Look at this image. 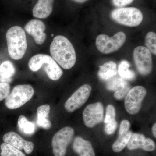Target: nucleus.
<instances>
[{
	"mask_svg": "<svg viewBox=\"0 0 156 156\" xmlns=\"http://www.w3.org/2000/svg\"><path fill=\"white\" fill-rule=\"evenodd\" d=\"M50 53L54 60L65 69H69L75 64L76 55L73 46L65 37L58 35L53 39Z\"/></svg>",
	"mask_w": 156,
	"mask_h": 156,
	"instance_id": "nucleus-1",
	"label": "nucleus"
},
{
	"mask_svg": "<svg viewBox=\"0 0 156 156\" xmlns=\"http://www.w3.org/2000/svg\"><path fill=\"white\" fill-rule=\"evenodd\" d=\"M6 40L8 52L11 58L15 60L22 58L27 49L25 31L17 26L12 27L7 31Z\"/></svg>",
	"mask_w": 156,
	"mask_h": 156,
	"instance_id": "nucleus-2",
	"label": "nucleus"
},
{
	"mask_svg": "<svg viewBox=\"0 0 156 156\" xmlns=\"http://www.w3.org/2000/svg\"><path fill=\"white\" fill-rule=\"evenodd\" d=\"M28 66L33 72L44 67L48 77L52 80H59L63 74V71L57 62L47 54H39L33 56L29 61Z\"/></svg>",
	"mask_w": 156,
	"mask_h": 156,
	"instance_id": "nucleus-3",
	"label": "nucleus"
},
{
	"mask_svg": "<svg viewBox=\"0 0 156 156\" xmlns=\"http://www.w3.org/2000/svg\"><path fill=\"white\" fill-rule=\"evenodd\" d=\"M111 15L115 22L130 27L138 26L143 20L141 11L134 7L118 8L113 10Z\"/></svg>",
	"mask_w": 156,
	"mask_h": 156,
	"instance_id": "nucleus-4",
	"label": "nucleus"
},
{
	"mask_svg": "<svg viewBox=\"0 0 156 156\" xmlns=\"http://www.w3.org/2000/svg\"><path fill=\"white\" fill-rule=\"evenodd\" d=\"M34 92V90L31 85L15 86L5 98V105L6 107L11 110L21 107L31 99Z\"/></svg>",
	"mask_w": 156,
	"mask_h": 156,
	"instance_id": "nucleus-5",
	"label": "nucleus"
},
{
	"mask_svg": "<svg viewBox=\"0 0 156 156\" xmlns=\"http://www.w3.org/2000/svg\"><path fill=\"white\" fill-rule=\"evenodd\" d=\"M126 35L123 32H119L112 37L101 34L97 37L95 44L98 51L104 54L113 53L125 44Z\"/></svg>",
	"mask_w": 156,
	"mask_h": 156,
	"instance_id": "nucleus-6",
	"label": "nucleus"
},
{
	"mask_svg": "<svg viewBox=\"0 0 156 156\" xmlns=\"http://www.w3.org/2000/svg\"><path fill=\"white\" fill-rule=\"evenodd\" d=\"M74 130L72 128L66 127L54 134L52 140V147L55 156H65L69 144L73 138Z\"/></svg>",
	"mask_w": 156,
	"mask_h": 156,
	"instance_id": "nucleus-7",
	"label": "nucleus"
},
{
	"mask_svg": "<svg viewBox=\"0 0 156 156\" xmlns=\"http://www.w3.org/2000/svg\"><path fill=\"white\" fill-rule=\"evenodd\" d=\"M146 94V89L142 86H135L130 89L125 101L126 111L131 115L138 113Z\"/></svg>",
	"mask_w": 156,
	"mask_h": 156,
	"instance_id": "nucleus-8",
	"label": "nucleus"
},
{
	"mask_svg": "<svg viewBox=\"0 0 156 156\" xmlns=\"http://www.w3.org/2000/svg\"><path fill=\"white\" fill-rule=\"evenodd\" d=\"M133 57L136 68L140 74L147 75L151 72L152 57L147 48L143 46L136 47L133 52Z\"/></svg>",
	"mask_w": 156,
	"mask_h": 156,
	"instance_id": "nucleus-9",
	"label": "nucleus"
},
{
	"mask_svg": "<svg viewBox=\"0 0 156 156\" xmlns=\"http://www.w3.org/2000/svg\"><path fill=\"white\" fill-rule=\"evenodd\" d=\"M92 91V87L89 84L81 86L65 103V108L69 112L75 111L87 102Z\"/></svg>",
	"mask_w": 156,
	"mask_h": 156,
	"instance_id": "nucleus-10",
	"label": "nucleus"
},
{
	"mask_svg": "<svg viewBox=\"0 0 156 156\" xmlns=\"http://www.w3.org/2000/svg\"><path fill=\"white\" fill-rule=\"evenodd\" d=\"M84 124L92 128L102 122L104 118V106L101 102L90 104L84 109L83 113Z\"/></svg>",
	"mask_w": 156,
	"mask_h": 156,
	"instance_id": "nucleus-11",
	"label": "nucleus"
},
{
	"mask_svg": "<svg viewBox=\"0 0 156 156\" xmlns=\"http://www.w3.org/2000/svg\"><path fill=\"white\" fill-rule=\"evenodd\" d=\"M129 150L141 149L146 151H153L155 150V142L150 138H146L143 134L139 133H132L127 144Z\"/></svg>",
	"mask_w": 156,
	"mask_h": 156,
	"instance_id": "nucleus-12",
	"label": "nucleus"
},
{
	"mask_svg": "<svg viewBox=\"0 0 156 156\" xmlns=\"http://www.w3.org/2000/svg\"><path fill=\"white\" fill-rule=\"evenodd\" d=\"M24 29L33 37L37 44L41 45L44 43L47 35L44 32L46 26L44 22L39 20H32L27 23Z\"/></svg>",
	"mask_w": 156,
	"mask_h": 156,
	"instance_id": "nucleus-13",
	"label": "nucleus"
},
{
	"mask_svg": "<svg viewBox=\"0 0 156 156\" xmlns=\"http://www.w3.org/2000/svg\"><path fill=\"white\" fill-rule=\"evenodd\" d=\"M3 140L4 142L13 146L20 150H23L26 154H30L33 151V143L23 139L20 135L13 131L5 134L3 136Z\"/></svg>",
	"mask_w": 156,
	"mask_h": 156,
	"instance_id": "nucleus-14",
	"label": "nucleus"
},
{
	"mask_svg": "<svg viewBox=\"0 0 156 156\" xmlns=\"http://www.w3.org/2000/svg\"><path fill=\"white\" fill-rule=\"evenodd\" d=\"M73 151L79 156H95L92 144L80 136H76L73 143Z\"/></svg>",
	"mask_w": 156,
	"mask_h": 156,
	"instance_id": "nucleus-15",
	"label": "nucleus"
},
{
	"mask_svg": "<svg viewBox=\"0 0 156 156\" xmlns=\"http://www.w3.org/2000/svg\"><path fill=\"white\" fill-rule=\"evenodd\" d=\"M54 0H38L33 9L34 17L45 19L49 17L53 11Z\"/></svg>",
	"mask_w": 156,
	"mask_h": 156,
	"instance_id": "nucleus-16",
	"label": "nucleus"
},
{
	"mask_svg": "<svg viewBox=\"0 0 156 156\" xmlns=\"http://www.w3.org/2000/svg\"><path fill=\"white\" fill-rule=\"evenodd\" d=\"M50 110V107L48 104L41 105L37 109V124L39 127L46 130L50 129L52 126L51 122L48 119Z\"/></svg>",
	"mask_w": 156,
	"mask_h": 156,
	"instance_id": "nucleus-17",
	"label": "nucleus"
},
{
	"mask_svg": "<svg viewBox=\"0 0 156 156\" xmlns=\"http://www.w3.org/2000/svg\"><path fill=\"white\" fill-rule=\"evenodd\" d=\"M118 69L116 63L110 61L100 66L98 74L99 78L104 80H108L117 74Z\"/></svg>",
	"mask_w": 156,
	"mask_h": 156,
	"instance_id": "nucleus-18",
	"label": "nucleus"
},
{
	"mask_svg": "<svg viewBox=\"0 0 156 156\" xmlns=\"http://www.w3.org/2000/svg\"><path fill=\"white\" fill-rule=\"evenodd\" d=\"M15 71L14 65L11 61H4L0 65V81L2 83H11Z\"/></svg>",
	"mask_w": 156,
	"mask_h": 156,
	"instance_id": "nucleus-19",
	"label": "nucleus"
},
{
	"mask_svg": "<svg viewBox=\"0 0 156 156\" xmlns=\"http://www.w3.org/2000/svg\"><path fill=\"white\" fill-rule=\"evenodd\" d=\"M18 129L20 132L27 135H32L36 131V126L32 122H30L25 116H20L18 118Z\"/></svg>",
	"mask_w": 156,
	"mask_h": 156,
	"instance_id": "nucleus-20",
	"label": "nucleus"
},
{
	"mask_svg": "<svg viewBox=\"0 0 156 156\" xmlns=\"http://www.w3.org/2000/svg\"><path fill=\"white\" fill-rule=\"evenodd\" d=\"M132 134V132L129 131L122 135H119L118 139L112 147L113 151L116 153L122 151L127 146Z\"/></svg>",
	"mask_w": 156,
	"mask_h": 156,
	"instance_id": "nucleus-21",
	"label": "nucleus"
},
{
	"mask_svg": "<svg viewBox=\"0 0 156 156\" xmlns=\"http://www.w3.org/2000/svg\"><path fill=\"white\" fill-rule=\"evenodd\" d=\"M130 64L128 61L123 60L120 62L118 67V73L121 78L125 80H132L135 77L134 72L129 69Z\"/></svg>",
	"mask_w": 156,
	"mask_h": 156,
	"instance_id": "nucleus-22",
	"label": "nucleus"
},
{
	"mask_svg": "<svg viewBox=\"0 0 156 156\" xmlns=\"http://www.w3.org/2000/svg\"><path fill=\"white\" fill-rule=\"evenodd\" d=\"M0 148L1 156H26L20 150L5 142L1 144Z\"/></svg>",
	"mask_w": 156,
	"mask_h": 156,
	"instance_id": "nucleus-23",
	"label": "nucleus"
},
{
	"mask_svg": "<svg viewBox=\"0 0 156 156\" xmlns=\"http://www.w3.org/2000/svg\"><path fill=\"white\" fill-rule=\"evenodd\" d=\"M128 82L121 77L115 78L110 80L106 85V89L109 91H115L121 89Z\"/></svg>",
	"mask_w": 156,
	"mask_h": 156,
	"instance_id": "nucleus-24",
	"label": "nucleus"
},
{
	"mask_svg": "<svg viewBox=\"0 0 156 156\" xmlns=\"http://www.w3.org/2000/svg\"><path fill=\"white\" fill-rule=\"evenodd\" d=\"M146 48H147L150 51L156 55V34L154 32L151 31L148 33L146 35Z\"/></svg>",
	"mask_w": 156,
	"mask_h": 156,
	"instance_id": "nucleus-25",
	"label": "nucleus"
},
{
	"mask_svg": "<svg viewBox=\"0 0 156 156\" xmlns=\"http://www.w3.org/2000/svg\"><path fill=\"white\" fill-rule=\"evenodd\" d=\"M116 111L115 107L112 105H108L107 107L106 115L105 118V124L115 120Z\"/></svg>",
	"mask_w": 156,
	"mask_h": 156,
	"instance_id": "nucleus-26",
	"label": "nucleus"
},
{
	"mask_svg": "<svg viewBox=\"0 0 156 156\" xmlns=\"http://www.w3.org/2000/svg\"><path fill=\"white\" fill-rule=\"evenodd\" d=\"M131 89V86L129 83H127L123 86L122 87L115 92L114 96L116 99L118 100L122 99L125 97V96L127 94L129 90Z\"/></svg>",
	"mask_w": 156,
	"mask_h": 156,
	"instance_id": "nucleus-27",
	"label": "nucleus"
},
{
	"mask_svg": "<svg viewBox=\"0 0 156 156\" xmlns=\"http://www.w3.org/2000/svg\"><path fill=\"white\" fill-rule=\"evenodd\" d=\"M10 85L8 83H0V101H2L10 94Z\"/></svg>",
	"mask_w": 156,
	"mask_h": 156,
	"instance_id": "nucleus-28",
	"label": "nucleus"
},
{
	"mask_svg": "<svg viewBox=\"0 0 156 156\" xmlns=\"http://www.w3.org/2000/svg\"><path fill=\"white\" fill-rule=\"evenodd\" d=\"M117 126H118V123L115 120L106 123L105 127V134L108 135H111L114 134L116 130Z\"/></svg>",
	"mask_w": 156,
	"mask_h": 156,
	"instance_id": "nucleus-29",
	"label": "nucleus"
},
{
	"mask_svg": "<svg viewBox=\"0 0 156 156\" xmlns=\"http://www.w3.org/2000/svg\"><path fill=\"white\" fill-rule=\"evenodd\" d=\"M130 127H131V124L128 120H123L120 125L119 135H122L127 133L128 131H129Z\"/></svg>",
	"mask_w": 156,
	"mask_h": 156,
	"instance_id": "nucleus-30",
	"label": "nucleus"
},
{
	"mask_svg": "<svg viewBox=\"0 0 156 156\" xmlns=\"http://www.w3.org/2000/svg\"><path fill=\"white\" fill-rule=\"evenodd\" d=\"M134 0H112L113 5L117 8H123L131 4Z\"/></svg>",
	"mask_w": 156,
	"mask_h": 156,
	"instance_id": "nucleus-31",
	"label": "nucleus"
},
{
	"mask_svg": "<svg viewBox=\"0 0 156 156\" xmlns=\"http://www.w3.org/2000/svg\"><path fill=\"white\" fill-rule=\"evenodd\" d=\"M152 130L153 134L154 136L155 137H156V124L155 123L153 126L152 128Z\"/></svg>",
	"mask_w": 156,
	"mask_h": 156,
	"instance_id": "nucleus-32",
	"label": "nucleus"
},
{
	"mask_svg": "<svg viewBox=\"0 0 156 156\" xmlns=\"http://www.w3.org/2000/svg\"><path fill=\"white\" fill-rule=\"evenodd\" d=\"M73 1L76 2L82 3L85 2H87L88 0H73Z\"/></svg>",
	"mask_w": 156,
	"mask_h": 156,
	"instance_id": "nucleus-33",
	"label": "nucleus"
},
{
	"mask_svg": "<svg viewBox=\"0 0 156 156\" xmlns=\"http://www.w3.org/2000/svg\"><path fill=\"white\" fill-rule=\"evenodd\" d=\"M51 36L53 37V34H52V35H51Z\"/></svg>",
	"mask_w": 156,
	"mask_h": 156,
	"instance_id": "nucleus-34",
	"label": "nucleus"
}]
</instances>
